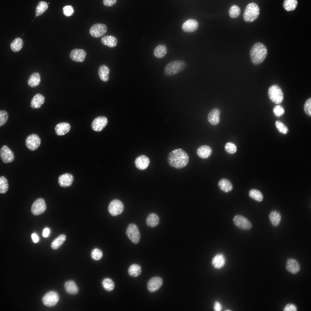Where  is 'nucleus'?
<instances>
[{
    "label": "nucleus",
    "instance_id": "f257e3e1",
    "mask_svg": "<svg viewBox=\"0 0 311 311\" xmlns=\"http://www.w3.org/2000/svg\"><path fill=\"white\" fill-rule=\"evenodd\" d=\"M189 159L188 154L184 150L178 148L169 153L167 161L171 166L179 169L186 166L188 163Z\"/></svg>",
    "mask_w": 311,
    "mask_h": 311
},
{
    "label": "nucleus",
    "instance_id": "f03ea898",
    "mask_svg": "<svg viewBox=\"0 0 311 311\" xmlns=\"http://www.w3.org/2000/svg\"><path fill=\"white\" fill-rule=\"evenodd\" d=\"M268 50L266 46L260 42H257L251 47L250 56L252 63L257 65L263 62L266 58Z\"/></svg>",
    "mask_w": 311,
    "mask_h": 311
},
{
    "label": "nucleus",
    "instance_id": "7ed1b4c3",
    "mask_svg": "<svg viewBox=\"0 0 311 311\" xmlns=\"http://www.w3.org/2000/svg\"><path fill=\"white\" fill-rule=\"evenodd\" d=\"M186 66V63L183 60H176L168 63L164 69V75L167 76H174L183 71Z\"/></svg>",
    "mask_w": 311,
    "mask_h": 311
},
{
    "label": "nucleus",
    "instance_id": "20e7f679",
    "mask_svg": "<svg viewBox=\"0 0 311 311\" xmlns=\"http://www.w3.org/2000/svg\"><path fill=\"white\" fill-rule=\"evenodd\" d=\"M259 8L255 3L252 2L246 6L243 14V18L246 22H252L255 20L259 14Z\"/></svg>",
    "mask_w": 311,
    "mask_h": 311
},
{
    "label": "nucleus",
    "instance_id": "39448f33",
    "mask_svg": "<svg viewBox=\"0 0 311 311\" xmlns=\"http://www.w3.org/2000/svg\"><path fill=\"white\" fill-rule=\"evenodd\" d=\"M268 95L271 100L276 104L280 103L283 100V92L281 88L277 85H273L269 87Z\"/></svg>",
    "mask_w": 311,
    "mask_h": 311
},
{
    "label": "nucleus",
    "instance_id": "423d86ee",
    "mask_svg": "<svg viewBox=\"0 0 311 311\" xmlns=\"http://www.w3.org/2000/svg\"><path fill=\"white\" fill-rule=\"evenodd\" d=\"M126 234L133 243H138L140 239V234L137 226L134 223H130L127 227Z\"/></svg>",
    "mask_w": 311,
    "mask_h": 311
},
{
    "label": "nucleus",
    "instance_id": "0eeeda50",
    "mask_svg": "<svg viewBox=\"0 0 311 311\" xmlns=\"http://www.w3.org/2000/svg\"><path fill=\"white\" fill-rule=\"evenodd\" d=\"M234 224L239 228L243 230H248L252 227L251 222L244 217L240 215H237L233 219Z\"/></svg>",
    "mask_w": 311,
    "mask_h": 311
},
{
    "label": "nucleus",
    "instance_id": "6e6552de",
    "mask_svg": "<svg viewBox=\"0 0 311 311\" xmlns=\"http://www.w3.org/2000/svg\"><path fill=\"white\" fill-rule=\"evenodd\" d=\"M107 26L103 23H96L92 25L89 30V33L95 38L100 37L107 32Z\"/></svg>",
    "mask_w": 311,
    "mask_h": 311
},
{
    "label": "nucleus",
    "instance_id": "1a4fd4ad",
    "mask_svg": "<svg viewBox=\"0 0 311 311\" xmlns=\"http://www.w3.org/2000/svg\"><path fill=\"white\" fill-rule=\"evenodd\" d=\"M124 208L123 203L118 200L115 199L109 203L108 207V211L111 215L116 216L122 213L124 210Z\"/></svg>",
    "mask_w": 311,
    "mask_h": 311
},
{
    "label": "nucleus",
    "instance_id": "9d476101",
    "mask_svg": "<svg viewBox=\"0 0 311 311\" xmlns=\"http://www.w3.org/2000/svg\"><path fill=\"white\" fill-rule=\"evenodd\" d=\"M25 144L28 149L31 151H34L37 149L41 144V139L37 134H31L26 138L25 141Z\"/></svg>",
    "mask_w": 311,
    "mask_h": 311
},
{
    "label": "nucleus",
    "instance_id": "9b49d317",
    "mask_svg": "<svg viewBox=\"0 0 311 311\" xmlns=\"http://www.w3.org/2000/svg\"><path fill=\"white\" fill-rule=\"evenodd\" d=\"M46 208L44 200L41 198L36 200L32 204L31 212L35 215H38L44 213Z\"/></svg>",
    "mask_w": 311,
    "mask_h": 311
},
{
    "label": "nucleus",
    "instance_id": "f8f14e48",
    "mask_svg": "<svg viewBox=\"0 0 311 311\" xmlns=\"http://www.w3.org/2000/svg\"><path fill=\"white\" fill-rule=\"evenodd\" d=\"M59 299L58 294L54 291H51L47 293L43 297L42 301L43 304L48 307H52L55 306L58 303Z\"/></svg>",
    "mask_w": 311,
    "mask_h": 311
},
{
    "label": "nucleus",
    "instance_id": "ddd939ff",
    "mask_svg": "<svg viewBox=\"0 0 311 311\" xmlns=\"http://www.w3.org/2000/svg\"><path fill=\"white\" fill-rule=\"evenodd\" d=\"M0 157L3 162L5 163L12 162L14 158L12 151L6 145H3L1 148Z\"/></svg>",
    "mask_w": 311,
    "mask_h": 311
},
{
    "label": "nucleus",
    "instance_id": "4468645a",
    "mask_svg": "<svg viewBox=\"0 0 311 311\" xmlns=\"http://www.w3.org/2000/svg\"><path fill=\"white\" fill-rule=\"evenodd\" d=\"M108 122L107 118L104 116H99L96 118L92 121L91 127L94 131H101L106 126Z\"/></svg>",
    "mask_w": 311,
    "mask_h": 311
},
{
    "label": "nucleus",
    "instance_id": "2eb2a0df",
    "mask_svg": "<svg viewBox=\"0 0 311 311\" xmlns=\"http://www.w3.org/2000/svg\"><path fill=\"white\" fill-rule=\"evenodd\" d=\"M86 55V51L80 49H75L70 52L69 57L72 61L81 62L84 61Z\"/></svg>",
    "mask_w": 311,
    "mask_h": 311
},
{
    "label": "nucleus",
    "instance_id": "dca6fc26",
    "mask_svg": "<svg viewBox=\"0 0 311 311\" xmlns=\"http://www.w3.org/2000/svg\"><path fill=\"white\" fill-rule=\"evenodd\" d=\"M285 268L289 273L296 274L299 272L300 269V265L295 259L289 258L287 259L286 264Z\"/></svg>",
    "mask_w": 311,
    "mask_h": 311
},
{
    "label": "nucleus",
    "instance_id": "f3484780",
    "mask_svg": "<svg viewBox=\"0 0 311 311\" xmlns=\"http://www.w3.org/2000/svg\"><path fill=\"white\" fill-rule=\"evenodd\" d=\"M199 26L198 22L194 19H189L185 22L182 26L183 30L186 33H192L196 31Z\"/></svg>",
    "mask_w": 311,
    "mask_h": 311
},
{
    "label": "nucleus",
    "instance_id": "a211bd4d",
    "mask_svg": "<svg viewBox=\"0 0 311 311\" xmlns=\"http://www.w3.org/2000/svg\"><path fill=\"white\" fill-rule=\"evenodd\" d=\"M163 284L162 279L159 277L151 278L148 282L147 288L150 292H155L159 289Z\"/></svg>",
    "mask_w": 311,
    "mask_h": 311
},
{
    "label": "nucleus",
    "instance_id": "6ab92c4d",
    "mask_svg": "<svg viewBox=\"0 0 311 311\" xmlns=\"http://www.w3.org/2000/svg\"><path fill=\"white\" fill-rule=\"evenodd\" d=\"M135 164L139 169L143 170L149 166L150 161L149 158L145 155H141L137 157L135 160Z\"/></svg>",
    "mask_w": 311,
    "mask_h": 311
},
{
    "label": "nucleus",
    "instance_id": "aec40b11",
    "mask_svg": "<svg viewBox=\"0 0 311 311\" xmlns=\"http://www.w3.org/2000/svg\"><path fill=\"white\" fill-rule=\"evenodd\" d=\"M74 181V177L70 174L66 173L60 176L58 183L61 187H65L71 186Z\"/></svg>",
    "mask_w": 311,
    "mask_h": 311
},
{
    "label": "nucleus",
    "instance_id": "412c9836",
    "mask_svg": "<svg viewBox=\"0 0 311 311\" xmlns=\"http://www.w3.org/2000/svg\"><path fill=\"white\" fill-rule=\"evenodd\" d=\"M226 262L224 255L222 254L218 253L213 258L211 263L214 268L219 269L222 268L225 265Z\"/></svg>",
    "mask_w": 311,
    "mask_h": 311
},
{
    "label": "nucleus",
    "instance_id": "4be33fe9",
    "mask_svg": "<svg viewBox=\"0 0 311 311\" xmlns=\"http://www.w3.org/2000/svg\"><path fill=\"white\" fill-rule=\"evenodd\" d=\"M71 128V125L69 123L67 122H62L56 125L55 128V130L57 135L62 136L65 135L70 130Z\"/></svg>",
    "mask_w": 311,
    "mask_h": 311
},
{
    "label": "nucleus",
    "instance_id": "5701e85b",
    "mask_svg": "<svg viewBox=\"0 0 311 311\" xmlns=\"http://www.w3.org/2000/svg\"><path fill=\"white\" fill-rule=\"evenodd\" d=\"M212 149L208 146L206 145L200 146L198 149L197 153L200 158L205 159L209 157L212 153Z\"/></svg>",
    "mask_w": 311,
    "mask_h": 311
},
{
    "label": "nucleus",
    "instance_id": "b1692460",
    "mask_svg": "<svg viewBox=\"0 0 311 311\" xmlns=\"http://www.w3.org/2000/svg\"><path fill=\"white\" fill-rule=\"evenodd\" d=\"M45 102V98L41 94L38 93L35 95L32 98L30 105L33 109L40 108Z\"/></svg>",
    "mask_w": 311,
    "mask_h": 311
},
{
    "label": "nucleus",
    "instance_id": "393cba45",
    "mask_svg": "<svg viewBox=\"0 0 311 311\" xmlns=\"http://www.w3.org/2000/svg\"><path fill=\"white\" fill-rule=\"evenodd\" d=\"M220 114V111L218 109H213L208 114V122L213 125H217L219 122Z\"/></svg>",
    "mask_w": 311,
    "mask_h": 311
},
{
    "label": "nucleus",
    "instance_id": "a878e982",
    "mask_svg": "<svg viewBox=\"0 0 311 311\" xmlns=\"http://www.w3.org/2000/svg\"><path fill=\"white\" fill-rule=\"evenodd\" d=\"M218 185L221 191L225 193L231 191L233 189V186L231 182L226 179H221L218 183Z\"/></svg>",
    "mask_w": 311,
    "mask_h": 311
},
{
    "label": "nucleus",
    "instance_id": "bb28decb",
    "mask_svg": "<svg viewBox=\"0 0 311 311\" xmlns=\"http://www.w3.org/2000/svg\"><path fill=\"white\" fill-rule=\"evenodd\" d=\"M110 71L109 68L106 65H101L98 70V74L100 79L105 82L109 80Z\"/></svg>",
    "mask_w": 311,
    "mask_h": 311
},
{
    "label": "nucleus",
    "instance_id": "cd10ccee",
    "mask_svg": "<svg viewBox=\"0 0 311 311\" xmlns=\"http://www.w3.org/2000/svg\"><path fill=\"white\" fill-rule=\"evenodd\" d=\"M41 81V76L39 73L34 72L29 76L27 81V84L32 88L38 86Z\"/></svg>",
    "mask_w": 311,
    "mask_h": 311
},
{
    "label": "nucleus",
    "instance_id": "c85d7f7f",
    "mask_svg": "<svg viewBox=\"0 0 311 311\" xmlns=\"http://www.w3.org/2000/svg\"><path fill=\"white\" fill-rule=\"evenodd\" d=\"M101 42L105 45L111 48H113L117 45V39L115 37L108 35L105 36L101 39Z\"/></svg>",
    "mask_w": 311,
    "mask_h": 311
},
{
    "label": "nucleus",
    "instance_id": "c756f323",
    "mask_svg": "<svg viewBox=\"0 0 311 311\" xmlns=\"http://www.w3.org/2000/svg\"><path fill=\"white\" fill-rule=\"evenodd\" d=\"M146 221V224L148 226L154 227L159 224V218L155 213H151L147 216Z\"/></svg>",
    "mask_w": 311,
    "mask_h": 311
},
{
    "label": "nucleus",
    "instance_id": "7c9ffc66",
    "mask_svg": "<svg viewBox=\"0 0 311 311\" xmlns=\"http://www.w3.org/2000/svg\"><path fill=\"white\" fill-rule=\"evenodd\" d=\"M167 49L166 47L163 44L157 45L154 49L153 53L157 58H161L164 57L166 54Z\"/></svg>",
    "mask_w": 311,
    "mask_h": 311
},
{
    "label": "nucleus",
    "instance_id": "2f4dec72",
    "mask_svg": "<svg viewBox=\"0 0 311 311\" xmlns=\"http://www.w3.org/2000/svg\"><path fill=\"white\" fill-rule=\"evenodd\" d=\"M141 266L136 263L131 265L129 267L128 272L129 275L133 277H136L140 275L141 272Z\"/></svg>",
    "mask_w": 311,
    "mask_h": 311
},
{
    "label": "nucleus",
    "instance_id": "473e14b6",
    "mask_svg": "<svg viewBox=\"0 0 311 311\" xmlns=\"http://www.w3.org/2000/svg\"><path fill=\"white\" fill-rule=\"evenodd\" d=\"M269 217L272 225L276 227L279 225L281 220V216L279 212L273 211L270 214Z\"/></svg>",
    "mask_w": 311,
    "mask_h": 311
},
{
    "label": "nucleus",
    "instance_id": "72a5a7b5",
    "mask_svg": "<svg viewBox=\"0 0 311 311\" xmlns=\"http://www.w3.org/2000/svg\"><path fill=\"white\" fill-rule=\"evenodd\" d=\"M23 45V40L19 37L15 38L11 43L10 47L12 50L15 52L20 51Z\"/></svg>",
    "mask_w": 311,
    "mask_h": 311
},
{
    "label": "nucleus",
    "instance_id": "f704fd0d",
    "mask_svg": "<svg viewBox=\"0 0 311 311\" xmlns=\"http://www.w3.org/2000/svg\"><path fill=\"white\" fill-rule=\"evenodd\" d=\"M65 287L66 292L70 294L75 295L78 292V288L75 282L73 280L67 282Z\"/></svg>",
    "mask_w": 311,
    "mask_h": 311
},
{
    "label": "nucleus",
    "instance_id": "c9c22d12",
    "mask_svg": "<svg viewBox=\"0 0 311 311\" xmlns=\"http://www.w3.org/2000/svg\"><path fill=\"white\" fill-rule=\"evenodd\" d=\"M48 3L44 1H41L37 3L35 8V13L36 17L41 16L48 9Z\"/></svg>",
    "mask_w": 311,
    "mask_h": 311
},
{
    "label": "nucleus",
    "instance_id": "e433bc0d",
    "mask_svg": "<svg viewBox=\"0 0 311 311\" xmlns=\"http://www.w3.org/2000/svg\"><path fill=\"white\" fill-rule=\"evenodd\" d=\"M101 284L103 288L108 292L112 291L115 287L113 281L111 278L108 277L105 278L102 280Z\"/></svg>",
    "mask_w": 311,
    "mask_h": 311
},
{
    "label": "nucleus",
    "instance_id": "4c0bfd02",
    "mask_svg": "<svg viewBox=\"0 0 311 311\" xmlns=\"http://www.w3.org/2000/svg\"><path fill=\"white\" fill-rule=\"evenodd\" d=\"M66 236L63 234L59 235L52 242L51 247L54 249H57L59 248L64 242L66 239Z\"/></svg>",
    "mask_w": 311,
    "mask_h": 311
},
{
    "label": "nucleus",
    "instance_id": "58836bf2",
    "mask_svg": "<svg viewBox=\"0 0 311 311\" xmlns=\"http://www.w3.org/2000/svg\"><path fill=\"white\" fill-rule=\"evenodd\" d=\"M298 4L297 0H284L283 6L287 11H292L296 8Z\"/></svg>",
    "mask_w": 311,
    "mask_h": 311
},
{
    "label": "nucleus",
    "instance_id": "ea45409f",
    "mask_svg": "<svg viewBox=\"0 0 311 311\" xmlns=\"http://www.w3.org/2000/svg\"><path fill=\"white\" fill-rule=\"evenodd\" d=\"M249 195L251 198L258 202H261L263 199V196L262 193L257 189L251 190L249 191Z\"/></svg>",
    "mask_w": 311,
    "mask_h": 311
},
{
    "label": "nucleus",
    "instance_id": "a19ab883",
    "mask_svg": "<svg viewBox=\"0 0 311 311\" xmlns=\"http://www.w3.org/2000/svg\"><path fill=\"white\" fill-rule=\"evenodd\" d=\"M241 10L240 7L237 5H234L232 6L229 11V14L230 17L232 18L238 17L240 15Z\"/></svg>",
    "mask_w": 311,
    "mask_h": 311
},
{
    "label": "nucleus",
    "instance_id": "79ce46f5",
    "mask_svg": "<svg viewBox=\"0 0 311 311\" xmlns=\"http://www.w3.org/2000/svg\"><path fill=\"white\" fill-rule=\"evenodd\" d=\"M9 187L8 181L3 176L0 177V193L4 194L8 190Z\"/></svg>",
    "mask_w": 311,
    "mask_h": 311
},
{
    "label": "nucleus",
    "instance_id": "37998d69",
    "mask_svg": "<svg viewBox=\"0 0 311 311\" xmlns=\"http://www.w3.org/2000/svg\"><path fill=\"white\" fill-rule=\"evenodd\" d=\"M103 254L102 251L98 248L94 249L91 253V257L94 260L98 261L102 258Z\"/></svg>",
    "mask_w": 311,
    "mask_h": 311
},
{
    "label": "nucleus",
    "instance_id": "c03bdc74",
    "mask_svg": "<svg viewBox=\"0 0 311 311\" xmlns=\"http://www.w3.org/2000/svg\"><path fill=\"white\" fill-rule=\"evenodd\" d=\"M275 125L276 128L280 133L283 134H286L288 133V128L282 122L278 120L276 121Z\"/></svg>",
    "mask_w": 311,
    "mask_h": 311
},
{
    "label": "nucleus",
    "instance_id": "a18cd8bd",
    "mask_svg": "<svg viewBox=\"0 0 311 311\" xmlns=\"http://www.w3.org/2000/svg\"><path fill=\"white\" fill-rule=\"evenodd\" d=\"M224 148L225 151L230 154L235 153L237 150L236 145L231 142L227 143L225 146Z\"/></svg>",
    "mask_w": 311,
    "mask_h": 311
},
{
    "label": "nucleus",
    "instance_id": "49530a36",
    "mask_svg": "<svg viewBox=\"0 0 311 311\" xmlns=\"http://www.w3.org/2000/svg\"><path fill=\"white\" fill-rule=\"evenodd\" d=\"M63 13L64 15L67 17L72 16L74 13V10L71 5H67L64 6L62 8Z\"/></svg>",
    "mask_w": 311,
    "mask_h": 311
},
{
    "label": "nucleus",
    "instance_id": "de8ad7c7",
    "mask_svg": "<svg viewBox=\"0 0 311 311\" xmlns=\"http://www.w3.org/2000/svg\"><path fill=\"white\" fill-rule=\"evenodd\" d=\"M273 112L275 115L278 117L282 116L285 113V110L283 107L280 105L275 106L273 109Z\"/></svg>",
    "mask_w": 311,
    "mask_h": 311
},
{
    "label": "nucleus",
    "instance_id": "09e8293b",
    "mask_svg": "<svg viewBox=\"0 0 311 311\" xmlns=\"http://www.w3.org/2000/svg\"><path fill=\"white\" fill-rule=\"evenodd\" d=\"M7 113L5 111H0V127L4 125L7 122L8 119Z\"/></svg>",
    "mask_w": 311,
    "mask_h": 311
},
{
    "label": "nucleus",
    "instance_id": "8fccbe9b",
    "mask_svg": "<svg viewBox=\"0 0 311 311\" xmlns=\"http://www.w3.org/2000/svg\"><path fill=\"white\" fill-rule=\"evenodd\" d=\"M311 98H308L305 102L304 106V110L305 113L308 115H311Z\"/></svg>",
    "mask_w": 311,
    "mask_h": 311
},
{
    "label": "nucleus",
    "instance_id": "3c124183",
    "mask_svg": "<svg viewBox=\"0 0 311 311\" xmlns=\"http://www.w3.org/2000/svg\"><path fill=\"white\" fill-rule=\"evenodd\" d=\"M283 310L284 311H296L297 310V308L294 304L288 303L285 306Z\"/></svg>",
    "mask_w": 311,
    "mask_h": 311
},
{
    "label": "nucleus",
    "instance_id": "603ef678",
    "mask_svg": "<svg viewBox=\"0 0 311 311\" xmlns=\"http://www.w3.org/2000/svg\"><path fill=\"white\" fill-rule=\"evenodd\" d=\"M117 0H103V4L105 6L111 7L115 5Z\"/></svg>",
    "mask_w": 311,
    "mask_h": 311
},
{
    "label": "nucleus",
    "instance_id": "864d4df0",
    "mask_svg": "<svg viewBox=\"0 0 311 311\" xmlns=\"http://www.w3.org/2000/svg\"><path fill=\"white\" fill-rule=\"evenodd\" d=\"M213 309L216 311H221L222 308V305L221 303L217 301H215L213 306Z\"/></svg>",
    "mask_w": 311,
    "mask_h": 311
},
{
    "label": "nucleus",
    "instance_id": "5fc2aeb1",
    "mask_svg": "<svg viewBox=\"0 0 311 311\" xmlns=\"http://www.w3.org/2000/svg\"><path fill=\"white\" fill-rule=\"evenodd\" d=\"M31 237L33 242L35 243H37L39 241V238L38 236L35 233H33L31 235Z\"/></svg>",
    "mask_w": 311,
    "mask_h": 311
},
{
    "label": "nucleus",
    "instance_id": "6e6d98bb",
    "mask_svg": "<svg viewBox=\"0 0 311 311\" xmlns=\"http://www.w3.org/2000/svg\"><path fill=\"white\" fill-rule=\"evenodd\" d=\"M49 230L48 228H45L43 230V236L44 237H47L49 233Z\"/></svg>",
    "mask_w": 311,
    "mask_h": 311
}]
</instances>
